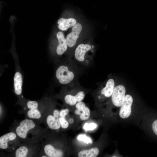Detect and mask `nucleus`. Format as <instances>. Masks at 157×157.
Returning <instances> with one entry per match:
<instances>
[{"label": "nucleus", "mask_w": 157, "mask_h": 157, "mask_svg": "<svg viewBox=\"0 0 157 157\" xmlns=\"http://www.w3.org/2000/svg\"><path fill=\"white\" fill-rule=\"evenodd\" d=\"M54 79L57 84L62 86L72 87L78 82V78L83 68L81 67L71 58L56 64Z\"/></svg>", "instance_id": "nucleus-1"}, {"label": "nucleus", "mask_w": 157, "mask_h": 157, "mask_svg": "<svg viewBox=\"0 0 157 157\" xmlns=\"http://www.w3.org/2000/svg\"><path fill=\"white\" fill-rule=\"evenodd\" d=\"M36 121L27 118L20 122L13 131L15 132L22 142L29 140V135L31 134L36 140L40 141L47 136L46 130H44Z\"/></svg>", "instance_id": "nucleus-2"}, {"label": "nucleus", "mask_w": 157, "mask_h": 157, "mask_svg": "<svg viewBox=\"0 0 157 157\" xmlns=\"http://www.w3.org/2000/svg\"><path fill=\"white\" fill-rule=\"evenodd\" d=\"M86 91L78 82L73 86H62L57 96L62 99L66 105L73 106L84 99Z\"/></svg>", "instance_id": "nucleus-3"}, {"label": "nucleus", "mask_w": 157, "mask_h": 157, "mask_svg": "<svg viewBox=\"0 0 157 157\" xmlns=\"http://www.w3.org/2000/svg\"><path fill=\"white\" fill-rule=\"evenodd\" d=\"M47 98L40 101H31L25 99L19 104L26 110L27 118L36 121H42L43 111Z\"/></svg>", "instance_id": "nucleus-4"}, {"label": "nucleus", "mask_w": 157, "mask_h": 157, "mask_svg": "<svg viewBox=\"0 0 157 157\" xmlns=\"http://www.w3.org/2000/svg\"><path fill=\"white\" fill-rule=\"evenodd\" d=\"M88 43L79 44L74 50V60L83 68L90 67L93 63V57L88 53L94 52V46Z\"/></svg>", "instance_id": "nucleus-5"}, {"label": "nucleus", "mask_w": 157, "mask_h": 157, "mask_svg": "<svg viewBox=\"0 0 157 157\" xmlns=\"http://www.w3.org/2000/svg\"><path fill=\"white\" fill-rule=\"evenodd\" d=\"M94 92L97 103L101 104L107 103L110 99L115 87V82L112 78H109L105 83L98 85Z\"/></svg>", "instance_id": "nucleus-6"}, {"label": "nucleus", "mask_w": 157, "mask_h": 157, "mask_svg": "<svg viewBox=\"0 0 157 157\" xmlns=\"http://www.w3.org/2000/svg\"><path fill=\"white\" fill-rule=\"evenodd\" d=\"M22 141L16 133L11 131L0 137V148L8 151H14L21 144Z\"/></svg>", "instance_id": "nucleus-7"}, {"label": "nucleus", "mask_w": 157, "mask_h": 157, "mask_svg": "<svg viewBox=\"0 0 157 157\" xmlns=\"http://www.w3.org/2000/svg\"><path fill=\"white\" fill-rule=\"evenodd\" d=\"M39 142L29 141L21 143L14 151V156L30 157L37 154V152L40 149V144H38Z\"/></svg>", "instance_id": "nucleus-8"}, {"label": "nucleus", "mask_w": 157, "mask_h": 157, "mask_svg": "<svg viewBox=\"0 0 157 157\" xmlns=\"http://www.w3.org/2000/svg\"><path fill=\"white\" fill-rule=\"evenodd\" d=\"M133 99L129 94L126 95L124 100L118 113L120 120L128 121L133 118L136 113L133 107Z\"/></svg>", "instance_id": "nucleus-9"}, {"label": "nucleus", "mask_w": 157, "mask_h": 157, "mask_svg": "<svg viewBox=\"0 0 157 157\" xmlns=\"http://www.w3.org/2000/svg\"><path fill=\"white\" fill-rule=\"evenodd\" d=\"M15 62V71L13 78V88L14 92L18 98V101H19L24 99L22 95L23 76L18 62Z\"/></svg>", "instance_id": "nucleus-10"}, {"label": "nucleus", "mask_w": 157, "mask_h": 157, "mask_svg": "<svg viewBox=\"0 0 157 157\" xmlns=\"http://www.w3.org/2000/svg\"><path fill=\"white\" fill-rule=\"evenodd\" d=\"M126 95V89L123 85H119L115 87L110 99L113 107L119 109L123 103Z\"/></svg>", "instance_id": "nucleus-11"}, {"label": "nucleus", "mask_w": 157, "mask_h": 157, "mask_svg": "<svg viewBox=\"0 0 157 157\" xmlns=\"http://www.w3.org/2000/svg\"><path fill=\"white\" fill-rule=\"evenodd\" d=\"M82 28L81 24L78 23L73 26L71 32L67 35L66 38L68 47L72 48L75 46Z\"/></svg>", "instance_id": "nucleus-12"}, {"label": "nucleus", "mask_w": 157, "mask_h": 157, "mask_svg": "<svg viewBox=\"0 0 157 157\" xmlns=\"http://www.w3.org/2000/svg\"><path fill=\"white\" fill-rule=\"evenodd\" d=\"M58 44L56 47L55 51L56 55L59 56L63 55L67 50L68 46L66 38L63 33L61 31L57 34Z\"/></svg>", "instance_id": "nucleus-13"}, {"label": "nucleus", "mask_w": 157, "mask_h": 157, "mask_svg": "<svg viewBox=\"0 0 157 157\" xmlns=\"http://www.w3.org/2000/svg\"><path fill=\"white\" fill-rule=\"evenodd\" d=\"M75 107L76 109L75 113L79 115L81 120L85 121L89 118L90 116V110L84 103L82 101L79 102L75 105Z\"/></svg>", "instance_id": "nucleus-14"}, {"label": "nucleus", "mask_w": 157, "mask_h": 157, "mask_svg": "<svg viewBox=\"0 0 157 157\" xmlns=\"http://www.w3.org/2000/svg\"><path fill=\"white\" fill-rule=\"evenodd\" d=\"M76 22V20L74 18H60L57 22L58 28L60 30L63 31H66L69 28L73 26Z\"/></svg>", "instance_id": "nucleus-15"}, {"label": "nucleus", "mask_w": 157, "mask_h": 157, "mask_svg": "<svg viewBox=\"0 0 157 157\" xmlns=\"http://www.w3.org/2000/svg\"><path fill=\"white\" fill-rule=\"evenodd\" d=\"M99 153L98 148L94 147L80 151L78 154V156L79 157H96L98 156Z\"/></svg>", "instance_id": "nucleus-16"}, {"label": "nucleus", "mask_w": 157, "mask_h": 157, "mask_svg": "<svg viewBox=\"0 0 157 157\" xmlns=\"http://www.w3.org/2000/svg\"><path fill=\"white\" fill-rule=\"evenodd\" d=\"M97 126V125L94 123H86L84 124L83 128L85 130H93L96 129Z\"/></svg>", "instance_id": "nucleus-17"}, {"label": "nucleus", "mask_w": 157, "mask_h": 157, "mask_svg": "<svg viewBox=\"0 0 157 157\" xmlns=\"http://www.w3.org/2000/svg\"><path fill=\"white\" fill-rule=\"evenodd\" d=\"M77 138L80 140L82 141L87 144L89 143H92V141L89 137H87L85 135H79Z\"/></svg>", "instance_id": "nucleus-18"}, {"label": "nucleus", "mask_w": 157, "mask_h": 157, "mask_svg": "<svg viewBox=\"0 0 157 157\" xmlns=\"http://www.w3.org/2000/svg\"><path fill=\"white\" fill-rule=\"evenodd\" d=\"M151 127L154 133L157 135V119L154 120L152 122Z\"/></svg>", "instance_id": "nucleus-19"}, {"label": "nucleus", "mask_w": 157, "mask_h": 157, "mask_svg": "<svg viewBox=\"0 0 157 157\" xmlns=\"http://www.w3.org/2000/svg\"><path fill=\"white\" fill-rule=\"evenodd\" d=\"M69 121L70 123H73L74 120L72 119H70L69 120Z\"/></svg>", "instance_id": "nucleus-20"}]
</instances>
